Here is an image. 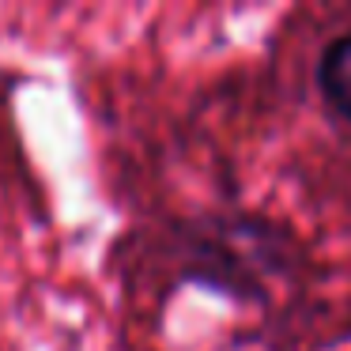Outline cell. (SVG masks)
I'll return each mask as SVG.
<instances>
[{
  "label": "cell",
  "instance_id": "cell-1",
  "mask_svg": "<svg viewBox=\"0 0 351 351\" xmlns=\"http://www.w3.org/2000/svg\"><path fill=\"white\" fill-rule=\"evenodd\" d=\"M317 87L328 110L351 125V31L332 38L317 61Z\"/></svg>",
  "mask_w": 351,
  "mask_h": 351
}]
</instances>
